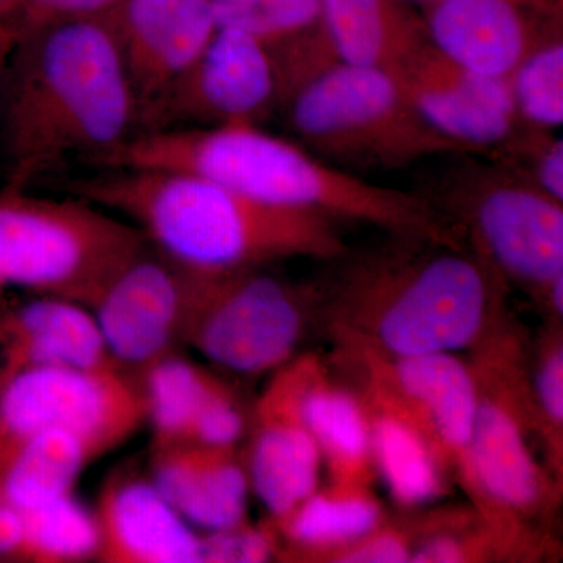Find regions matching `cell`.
<instances>
[{"label":"cell","instance_id":"obj_41","mask_svg":"<svg viewBox=\"0 0 563 563\" xmlns=\"http://www.w3.org/2000/svg\"><path fill=\"white\" fill-rule=\"evenodd\" d=\"M2 499H3L2 496H0V503H2Z\"/></svg>","mask_w":563,"mask_h":563},{"label":"cell","instance_id":"obj_19","mask_svg":"<svg viewBox=\"0 0 563 563\" xmlns=\"http://www.w3.org/2000/svg\"><path fill=\"white\" fill-rule=\"evenodd\" d=\"M33 368L121 366L88 307L38 295L0 310V377Z\"/></svg>","mask_w":563,"mask_h":563},{"label":"cell","instance_id":"obj_26","mask_svg":"<svg viewBox=\"0 0 563 563\" xmlns=\"http://www.w3.org/2000/svg\"><path fill=\"white\" fill-rule=\"evenodd\" d=\"M147 404L154 450L190 444L192 428L211 391L221 383L217 374L179 352L166 355L140 374Z\"/></svg>","mask_w":563,"mask_h":563},{"label":"cell","instance_id":"obj_2","mask_svg":"<svg viewBox=\"0 0 563 563\" xmlns=\"http://www.w3.org/2000/svg\"><path fill=\"white\" fill-rule=\"evenodd\" d=\"M191 174L236 192L398 239L465 247L453 222L420 192L361 179L258 124L139 132L99 166Z\"/></svg>","mask_w":563,"mask_h":563},{"label":"cell","instance_id":"obj_23","mask_svg":"<svg viewBox=\"0 0 563 563\" xmlns=\"http://www.w3.org/2000/svg\"><path fill=\"white\" fill-rule=\"evenodd\" d=\"M269 521L279 537L277 559L307 563L314 554L361 539L387 517L372 485L331 483L318 487L287 517Z\"/></svg>","mask_w":563,"mask_h":563},{"label":"cell","instance_id":"obj_6","mask_svg":"<svg viewBox=\"0 0 563 563\" xmlns=\"http://www.w3.org/2000/svg\"><path fill=\"white\" fill-rule=\"evenodd\" d=\"M150 240L132 222L70 195L0 192V285L90 307Z\"/></svg>","mask_w":563,"mask_h":563},{"label":"cell","instance_id":"obj_15","mask_svg":"<svg viewBox=\"0 0 563 563\" xmlns=\"http://www.w3.org/2000/svg\"><path fill=\"white\" fill-rule=\"evenodd\" d=\"M272 374L251 410L244 463L251 490L277 521L318 490L322 459L299 406V355Z\"/></svg>","mask_w":563,"mask_h":563},{"label":"cell","instance_id":"obj_16","mask_svg":"<svg viewBox=\"0 0 563 563\" xmlns=\"http://www.w3.org/2000/svg\"><path fill=\"white\" fill-rule=\"evenodd\" d=\"M428 38L463 68L507 80L544 40L563 33V18L525 0H432L421 5Z\"/></svg>","mask_w":563,"mask_h":563},{"label":"cell","instance_id":"obj_32","mask_svg":"<svg viewBox=\"0 0 563 563\" xmlns=\"http://www.w3.org/2000/svg\"><path fill=\"white\" fill-rule=\"evenodd\" d=\"M279 537L268 521L254 526L250 521L207 532L202 536V562L206 563H261L277 558Z\"/></svg>","mask_w":563,"mask_h":563},{"label":"cell","instance_id":"obj_27","mask_svg":"<svg viewBox=\"0 0 563 563\" xmlns=\"http://www.w3.org/2000/svg\"><path fill=\"white\" fill-rule=\"evenodd\" d=\"M21 512L24 517L22 562L98 561L101 548L98 518L74 493Z\"/></svg>","mask_w":563,"mask_h":563},{"label":"cell","instance_id":"obj_14","mask_svg":"<svg viewBox=\"0 0 563 563\" xmlns=\"http://www.w3.org/2000/svg\"><path fill=\"white\" fill-rule=\"evenodd\" d=\"M391 74L424 120L468 154H493L523 125L507 80L463 68L429 38Z\"/></svg>","mask_w":563,"mask_h":563},{"label":"cell","instance_id":"obj_1","mask_svg":"<svg viewBox=\"0 0 563 563\" xmlns=\"http://www.w3.org/2000/svg\"><path fill=\"white\" fill-rule=\"evenodd\" d=\"M140 132V103L109 16L22 32L0 85L7 177L29 188L99 166Z\"/></svg>","mask_w":563,"mask_h":563},{"label":"cell","instance_id":"obj_13","mask_svg":"<svg viewBox=\"0 0 563 563\" xmlns=\"http://www.w3.org/2000/svg\"><path fill=\"white\" fill-rule=\"evenodd\" d=\"M196 277L150 242L106 285L90 310L122 369L139 377L184 344Z\"/></svg>","mask_w":563,"mask_h":563},{"label":"cell","instance_id":"obj_28","mask_svg":"<svg viewBox=\"0 0 563 563\" xmlns=\"http://www.w3.org/2000/svg\"><path fill=\"white\" fill-rule=\"evenodd\" d=\"M218 27L287 49L322 31L321 0H211Z\"/></svg>","mask_w":563,"mask_h":563},{"label":"cell","instance_id":"obj_7","mask_svg":"<svg viewBox=\"0 0 563 563\" xmlns=\"http://www.w3.org/2000/svg\"><path fill=\"white\" fill-rule=\"evenodd\" d=\"M310 152L339 165L399 168L468 154L424 120L388 70L336 62L282 102Z\"/></svg>","mask_w":563,"mask_h":563},{"label":"cell","instance_id":"obj_30","mask_svg":"<svg viewBox=\"0 0 563 563\" xmlns=\"http://www.w3.org/2000/svg\"><path fill=\"white\" fill-rule=\"evenodd\" d=\"M518 120L525 128L554 132L563 124V33L529 52L507 77Z\"/></svg>","mask_w":563,"mask_h":563},{"label":"cell","instance_id":"obj_22","mask_svg":"<svg viewBox=\"0 0 563 563\" xmlns=\"http://www.w3.org/2000/svg\"><path fill=\"white\" fill-rule=\"evenodd\" d=\"M322 25L336 60L391 73L428 38L406 0H321Z\"/></svg>","mask_w":563,"mask_h":563},{"label":"cell","instance_id":"obj_5","mask_svg":"<svg viewBox=\"0 0 563 563\" xmlns=\"http://www.w3.org/2000/svg\"><path fill=\"white\" fill-rule=\"evenodd\" d=\"M476 383L468 463L461 487L488 523L531 540H551L548 525L562 499V483L536 454L529 352L506 318L474 347Z\"/></svg>","mask_w":563,"mask_h":563},{"label":"cell","instance_id":"obj_10","mask_svg":"<svg viewBox=\"0 0 563 563\" xmlns=\"http://www.w3.org/2000/svg\"><path fill=\"white\" fill-rule=\"evenodd\" d=\"M147 422L139 377L121 368H33L0 385V451L32 433L79 437L95 459L117 450Z\"/></svg>","mask_w":563,"mask_h":563},{"label":"cell","instance_id":"obj_24","mask_svg":"<svg viewBox=\"0 0 563 563\" xmlns=\"http://www.w3.org/2000/svg\"><path fill=\"white\" fill-rule=\"evenodd\" d=\"M355 391L368 413L374 468L393 501L402 509H417L443 496L446 470L420 429L380 396L365 388Z\"/></svg>","mask_w":563,"mask_h":563},{"label":"cell","instance_id":"obj_35","mask_svg":"<svg viewBox=\"0 0 563 563\" xmlns=\"http://www.w3.org/2000/svg\"><path fill=\"white\" fill-rule=\"evenodd\" d=\"M124 0H18L13 24L27 32L57 22L102 18Z\"/></svg>","mask_w":563,"mask_h":563},{"label":"cell","instance_id":"obj_34","mask_svg":"<svg viewBox=\"0 0 563 563\" xmlns=\"http://www.w3.org/2000/svg\"><path fill=\"white\" fill-rule=\"evenodd\" d=\"M413 539V525L385 521L354 542L314 554L307 563H410Z\"/></svg>","mask_w":563,"mask_h":563},{"label":"cell","instance_id":"obj_31","mask_svg":"<svg viewBox=\"0 0 563 563\" xmlns=\"http://www.w3.org/2000/svg\"><path fill=\"white\" fill-rule=\"evenodd\" d=\"M492 161L563 202V141L553 132L521 125L512 139L493 152Z\"/></svg>","mask_w":563,"mask_h":563},{"label":"cell","instance_id":"obj_9","mask_svg":"<svg viewBox=\"0 0 563 563\" xmlns=\"http://www.w3.org/2000/svg\"><path fill=\"white\" fill-rule=\"evenodd\" d=\"M320 310V291L263 268L198 273L184 344L228 372L274 373L296 357Z\"/></svg>","mask_w":563,"mask_h":563},{"label":"cell","instance_id":"obj_8","mask_svg":"<svg viewBox=\"0 0 563 563\" xmlns=\"http://www.w3.org/2000/svg\"><path fill=\"white\" fill-rule=\"evenodd\" d=\"M422 196L504 282L547 306L563 277V202L492 158L457 162L432 196Z\"/></svg>","mask_w":563,"mask_h":563},{"label":"cell","instance_id":"obj_25","mask_svg":"<svg viewBox=\"0 0 563 563\" xmlns=\"http://www.w3.org/2000/svg\"><path fill=\"white\" fill-rule=\"evenodd\" d=\"M96 461L79 437L58 429L32 433L0 451V496L25 510L74 493L85 466Z\"/></svg>","mask_w":563,"mask_h":563},{"label":"cell","instance_id":"obj_21","mask_svg":"<svg viewBox=\"0 0 563 563\" xmlns=\"http://www.w3.org/2000/svg\"><path fill=\"white\" fill-rule=\"evenodd\" d=\"M302 420L328 466L331 483L372 485V431L361 395L333 379L318 355H299Z\"/></svg>","mask_w":563,"mask_h":563},{"label":"cell","instance_id":"obj_33","mask_svg":"<svg viewBox=\"0 0 563 563\" xmlns=\"http://www.w3.org/2000/svg\"><path fill=\"white\" fill-rule=\"evenodd\" d=\"M251 413L246 412L231 385H217L192 428L190 444L207 448H236L250 429Z\"/></svg>","mask_w":563,"mask_h":563},{"label":"cell","instance_id":"obj_17","mask_svg":"<svg viewBox=\"0 0 563 563\" xmlns=\"http://www.w3.org/2000/svg\"><path fill=\"white\" fill-rule=\"evenodd\" d=\"M107 16L140 114L190 68L218 31L211 0H124Z\"/></svg>","mask_w":563,"mask_h":563},{"label":"cell","instance_id":"obj_11","mask_svg":"<svg viewBox=\"0 0 563 563\" xmlns=\"http://www.w3.org/2000/svg\"><path fill=\"white\" fill-rule=\"evenodd\" d=\"M279 103L273 52L246 33L218 27L190 68L141 111L140 132L258 124Z\"/></svg>","mask_w":563,"mask_h":563},{"label":"cell","instance_id":"obj_12","mask_svg":"<svg viewBox=\"0 0 563 563\" xmlns=\"http://www.w3.org/2000/svg\"><path fill=\"white\" fill-rule=\"evenodd\" d=\"M340 365L358 388L380 396L429 440L448 476L461 483L468 463L476 383L468 361L451 352L388 357L368 347L336 344Z\"/></svg>","mask_w":563,"mask_h":563},{"label":"cell","instance_id":"obj_37","mask_svg":"<svg viewBox=\"0 0 563 563\" xmlns=\"http://www.w3.org/2000/svg\"><path fill=\"white\" fill-rule=\"evenodd\" d=\"M409 2L424 5V3L432 2V0H409ZM525 2L536 7L537 10L543 11V13L550 14V16L563 18V0H525Z\"/></svg>","mask_w":563,"mask_h":563},{"label":"cell","instance_id":"obj_18","mask_svg":"<svg viewBox=\"0 0 563 563\" xmlns=\"http://www.w3.org/2000/svg\"><path fill=\"white\" fill-rule=\"evenodd\" d=\"M95 514L101 531L99 562H202V536L166 501L151 477L113 474Z\"/></svg>","mask_w":563,"mask_h":563},{"label":"cell","instance_id":"obj_39","mask_svg":"<svg viewBox=\"0 0 563 563\" xmlns=\"http://www.w3.org/2000/svg\"><path fill=\"white\" fill-rule=\"evenodd\" d=\"M2 291H3V287H2V285H0V292H2Z\"/></svg>","mask_w":563,"mask_h":563},{"label":"cell","instance_id":"obj_38","mask_svg":"<svg viewBox=\"0 0 563 563\" xmlns=\"http://www.w3.org/2000/svg\"><path fill=\"white\" fill-rule=\"evenodd\" d=\"M18 0H0V22L13 24L16 14Z\"/></svg>","mask_w":563,"mask_h":563},{"label":"cell","instance_id":"obj_3","mask_svg":"<svg viewBox=\"0 0 563 563\" xmlns=\"http://www.w3.org/2000/svg\"><path fill=\"white\" fill-rule=\"evenodd\" d=\"M352 262L320 312L336 344L388 355L473 351L504 320L506 282L472 247L398 239Z\"/></svg>","mask_w":563,"mask_h":563},{"label":"cell","instance_id":"obj_40","mask_svg":"<svg viewBox=\"0 0 563 563\" xmlns=\"http://www.w3.org/2000/svg\"><path fill=\"white\" fill-rule=\"evenodd\" d=\"M0 385H2V377H0Z\"/></svg>","mask_w":563,"mask_h":563},{"label":"cell","instance_id":"obj_36","mask_svg":"<svg viewBox=\"0 0 563 563\" xmlns=\"http://www.w3.org/2000/svg\"><path fill=\"white\" fill-rule=\"evenodd\" d=\"M20 35L21 32L18 31L16 25L11 22H0V85H2L3 74H5L7 65H9Z\"/></svg>","mask_w":563,"mask_h":563},{"label":"cell","instance_id":"obj_4","mask_svg":"<svg viewBox=\"0 0 563 563\" xmlns=\"http://www.w3.org/2000/svg\"><path fill=\"white\" fill-rule=\"evenodd\" d=\"M65 190L132 222L158 251L192 272L347 255L331 218L258 201L191 174L107 168L74 177Z\"/></svg>","mask_w":563,"mask_h":563},{"label":"cell","instance_id":"obj_29","mask_svg":"<svg viewBox=\"0 0 563 563\" xmlns=\"http://www.w3.org/2000/svg\"><path fill=\"white\" fill-rule=\"evenodd\" d=\"M533 418L544 465L563 481V333L562 321L551 320L529 354Z\"/></svg>","mask_w":563,"mask_h":563},{"label":"cell","instance_id":"obj_20","mask_svg":"<svg viewBox=\"0 0 563 563\" xmlns=\"http://www.w3.org/2000/svg\"><path fill=\"white\" fill-rule=\"evenodd\" d=\"M151 481L188 523L206 532L247 520L251 484L235 448H158L152 455Z\"/></svg>","mask_w":563,"mask_h":563}]
</instances>
